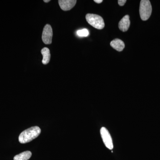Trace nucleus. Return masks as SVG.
Returning a JSON list of instances; mask_svg holds the SVG:
<instances>
[{"label": "nucleus", "mask_w": 160, "mask_h": 160, "mask_svg": "<svg viewBox=\"0 0 160 160\" xmlns=\"http://www.w3.org/2000/svg\"><path fill=\"white\" fill-rule=\"evenodd\" d=\"M41 129L38 126H33L23 131L19 136L18 140L22 144L29 142L39 135Z\"/></svg>", "instance_id": "1"}, {"label": "nucleus", "mask_w": 160, "mask_h": 160, "mask_svg": "<svg viewBox=\"0 0 160 160\" xmlns=\"http://www.w3.org/2000/svg\"><path fill=\"white\" fill-rule=\"evenodd\" d=\"M152 8L149 0H142L140 2L139 12L140 17L143 21H146L151 16Z\"/></svg>", "instance_id": "2"}, {"label": "nucleus", "mask_w": 160, "mask_h": 160, "mask_svg": "<svg viewBox=\"0 0 160 160\" xmlns=\"http://www.w3.org/2000/svg\"><path fill=\"white\" fill-rule=\"evenodd\" d=\"M86 19L89 25L98 29H102L105 27L102 18L98 15L88 13L86 15Z\"/></svg>", "instance_id": "3"}, {"label": "nucleus", "mask_w": 160, "mask_h": 160, "mask_svg": "<svg viewBox=\"0 0 160 160\" xmlns=\"http://www.w3.org/2000/svg\"><path fill=\"white\" fill-rule=\"evenodd\" d=\"M101 137L103 142L108 149L112 150L113 148V143L109 132L105 127H103L100 130Z\"/></svg>", "instance_id": "4"}, {"label": "nucleus", "mask_w": 160, "mask_h": 160, "mask_svg": "<svg viewBox=\"0 0 160 160\" xmlns=\"http://www.w3.org/2000/svg\"><path fill=\"white\" fill-rule=\"evenodd\" d=\"M52 28L49 24H47L43 29L42 40L43 42L46 45L51 44L52 41Z\"/></svg>", "instance_id": "5"}, {"label": "nucleus", "mask_w": 160, "mask_h": 160, "mask_svg": "<svg viewBox=\"0 0 160 160\" xmlns=\"http://www.w3.org/2000/svg\"><path fill=\"white\" fill-rule=\"evenodd\" d=\"M76 0H59L60 7L64 11H68L72 9L76 4Z\"/></svg>", "instance_id": "6"}, {"label": "nucleus", "mask_w": 160, "mask_h": 160, "mask_svg": "<svg viewBox=\"0 0 160 160\" xmlns=\"http://www.w3.org/2000/svg\"><path fill=\"white\" fill-rule=\"evenodd\" d=\"M130 22L129 15H126L121 19L119 23V28L121 31L126 32L130 26Z\"/></svg>", "instance_id": "7"}, {"label": "nucleus", "mask_w": 160, "mask_h": 160, "mask_svg": "<svg viewBox=\"0 0 160 160\" xmlns=\"http://www.w3.org/2000/svg\"><path fill=\"white\" fill-rule=\"evenodd\" d=\"M110 46L119 52L122 51L125 48V43L119 39H115L110 42Z\"/></svg>", "instance_id": "8"}, {"label": "nucleus", "mask_w": 160, "mask_h": 160, "mask_svg": "<svg viewBox=\"0 0 160 160\" xmlns=\"http://www.w3.org/2000/svg\"><path fill=\"white\" fill-rule=\"evenodd\" d=\"M41 53L43 55V60L42 61V62L44 65H46L50 61V50L48 48L45 47L41 50Z\"/></svg>", "instance_id": "9"}, {"label": "nucleus", "mask_w": 160, "mask_h": 160, "mask_svg": "<svg viewBox=\"0 0 160 160\" xmlns=\"http://www.w3.org/2000/svg\"><path fill=\"white\" fill-rule=\"evenodd\" d=\"M31 156V152L26 151L16 155L13 158V159L14 160H28Z\"/></svg>", "instance_id": "10"}, {"label": "nucleus", "mask_w": 160, "mask_h": 160, "mask_svg": "<svg viewBox=\"0 0 160 160\" xmlns=\"http://www.w3.org/2000/svg\"><path fill=\"white\" fill-rule=\"evenodd\" d=\"M77 34L80 37H86L89 36V32L87 29H84L78 30L77 32Z\"/></svg>", "instance_id": "11"}, {"label": "nucleus", "mask_w": 160, "mask_h": 160, "mask_svg": "<svg viewBox=\"0 0 160 160\" xmlns=\"http://www.w3.org/2000/svg\"><path fill=\"white\" fill-rule=\"evenodd\" d=\"M126 0H118V3L120 6H123L126 3Z\"/></svg>", "instance_id": "12"}, {"label": "nucleus", "mask_w": 160, "mask_h": 160, "mask_svg": "<svg viewBox=\"0 0 160 160\" xmlns=\"http://www.w3.org/2000/svg\"><path fill=\"white\" fill-rule=\"evenodd\" d=\"M94 2L98 4H100V3H102L103 1L102 0H94Z\"/></svg>", "instance_id": "13"}, {"label": "nucleus", "mask_w": 160, "mask_h": 160, "mask_svg": "<svg viewBox=\"0 0 160 160\" xmlns=\"http://www.w3.org/2000/svg\"><path fill=\"white\" fill-rule=\"evenodd\" d=\"M50 1V0H44V2H49Z\"/></svg>", "instance_id": "14"}]
</instances>
